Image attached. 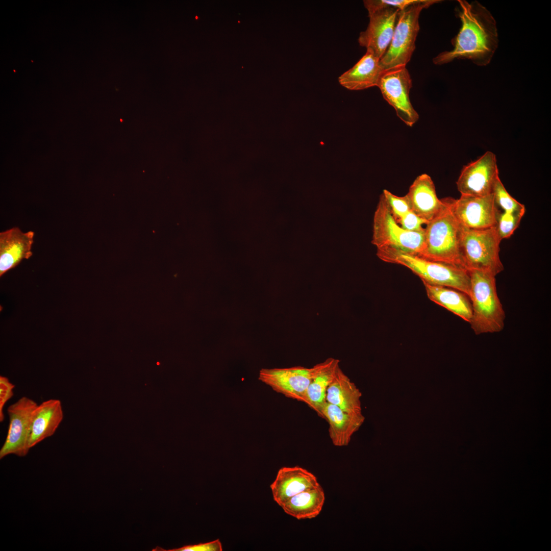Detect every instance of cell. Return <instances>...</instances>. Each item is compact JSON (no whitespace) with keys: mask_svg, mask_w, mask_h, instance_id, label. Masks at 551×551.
<instances>
[{"mask_svg":"<svg viewBox=\"0 0 551 551\" xmlns=\"http://www.w3.org/2000/svg\"><path fill=\"white\" fill-rule=\"evenodd\" d=\"M365 7L369 22L365 31L360 33L358 42L380 59L390 43L400 10L385 6Z\"/></svg>","mask_w":551,"mask_h":551,"instance_id":"obj_11","label":"cell"},{"mask_svg":"<svg viewBox=\"0 0 551 551\" xmlns=\"http://www.w3.org/2000/svg\"><path fill=\"white\" fill-rule=\"evenodd\" d=\"M320 417L329 423V434L332 443L339 447L348 444L353 435L365 420L363 413L348 412L327 402L322 407Z\"/></svg>","mask_w":551,"mask_h":551,"instance_id":"obj_17","label":"cell"},{"mask_svg":"<svg viewBox=\"0 0 551 551\" xmlns=\"http://www.w3.org/2000/svg\"><path fill=\"white\" fill-rule=\"evenodd\" d=\"M361 396L359 389L339 366L327 389L326 402L348 412L362 413Z\"/></svg>","mask_w":551,"mask_h":551,"instance_id":"obj_21","label":"cell"},{"mask_svg":"<svg viewBox=\"0 0 551 551\" xmlns=\"http://www.w3.org/2000/svg\"><path fill=\"white\" fill-rule=\"evenodd\" d=\"M339 362L338 359L329 358L314 366V374L305 392L303 402L320 416L322 407L326 402L327 389L340 366Z\"/></svg>","mask_w":551,"mask_h":551,"instance_id":"obj_20","label":"cell"},{"mask_svg":"<svg viewBox=\"0 0 551 551\" xmlns=\"http://www.w3.org/2000/svg\"><path fill=\"white\" fill-rule=\"evenodd\" d=\"M377 255L385 262L408 268L422 281L452 288L470 296V277L469 270L465 268L428 260L416 254L392 247L379 248Z\"/></svg>","mask_w":551,"mask_h":551,"instance_id":"obj_2","label":"cell"},{"mask_svg":"<svg viewBox=\"0 0 551 551\" xmlns=\"http://www.w3.org/2000/svg\"><path fill=\"white\" fill-rule=\"evenodd\" d=\"M444 201V208L426 224L423 244L417 255L464 268L460 250L461 225L452 212L448 198Z\"/></svg>","mask_w":551,"mask_h":551,"instance_id":"obj_3","label":"cell"},{"mask_svg":"<svg viewBox=\"0 0 551 551\" xmlns=\"http://www.w3.org/2000/svg\"><path fill=\"white\" fill-rule=\"evenodd\" d=\"M314 372V366L311 368L298 366L282 368H262L259 372V380L277 392L303 402Z\"/></svg>","mask_w":551,"mask_h":551,"instance_id":"obj_13","label":"cell"},{"mask_svg":"<svg viewBox=\"0 0 551 551\" xmlns=\"http://www.w3.org/2000/svg\"><path fill=\"white\" fill-rule=\"evenodd\" d=\"M34 400L23 396L7 409L9 425L6 440L0 449V459L9 455L26 456L29 449L33 412L37 406Z\"/></svg>","mask_w":551,"mask_h":551,"instance_id":"obj_8","label":"cell"},{"mask_svg":"<svg viewBox=\"0 0 551 551\" xmlns=\"http://www.w3.org/2000/svg\"><path fill=\"white\" fill-rule=\"evenodd\" d=\"M34 232H23L13 227L0 233V276L15 267L32 255Z\"/></svg>","mask_w":551,"mask_h":551,"instance_id":"obj_15","label":"cell"},{"mask_svg":"<svg viewBox=\"0 0 551 551\" xmlns=\"http://www.w3.org/2000/svg\"><path fill=\"white\" fill-rule=\"evenodd\" d=\"M424 231L413 232L403 228L381 195L374 216L372 241L377 248L392 247L417 255L423 244Z\"/></svg>","mask_w":551,"mask_h":551,"instance_id":"obj_7","label":"cell"},{"mask_svg":"<svg viewBox=\"0 0 551 551\" xmlns=\"http://www.w3.org/2000/svg\"><path fill=\"white\" fill-rule=\"evenodd\" d=\"M492 193L497 207H499L503 212L510 213H524L525 208L507 192L499 177L496 180L493 186Z\"/></svg>","mask_w":551,"mask_h":551,"instance_id":"obj_24","label":"cell"},{"mask_svg":"<svg viewBox=\"0 0 551 551\" xmlns=\"http://www.w3.org/2000/svg\"><path fill=\"white\" fill-rule=\"evenodd\" d=\"M15 385L6 377H0V421L3 422L5 416L4 407L6 403L13 396Z\"/></svg>","mask_w":551,"mask_h":551,"instance_id":"obj_29","label":"cell"},{"mask_svg":"<svg viewBox=\"0 0 551 551\" xmlns=\"http://www.w3.org/2000/svg\"><path fill=\"white\" fill-rule=\"evenodd\" d=\"M382 195L396 221L411 211L406 195L398 196L386 189L383 190Z\"/></svg>","mask_w":551,"mask_h":551,"instance_id":"obj_26","label":"cell"},{"mask_svg":"<svg viewBox=\"0 0 551 551\" xmlns=\"http://www.w3.org/2000/svg\"><path fill=\"white\" fill-rule=\"evenodd\" d=\"M63 417L62 404L59 399H49L37 405L33 412L30 448L54 435Z\"/></svg>","mask_w":551,"mask_h":551,"instance_id":"obj_19","label":"cell"},{"mask_svg":"<svg viewBox=\"0 0 551 551\" xmlns=\"http://www.w3.org/2000/svg\"><path fill=\"white\" fill-rule=\"evenodd\" d=\"M448 200L453 213L463 227L481 230L496 226L499 210L493 193L482 196L461 195L459 199Z\"/></svg>","mask_w":551,"mask_h":551,"instance_id":"obj_10","label":"cell"},{"mask_svg":"<svg viewBox=\"0 0 551 551\" xmlns=\"http://www.w3.org/2000/svg\"><path fill=\"white\" fill-rule=\"evenodd\" d=\"M404 229L413 232H423V224L428 222L419 217L412 210L396 221Z\"/></svg>","mask_w":551,"mask_h":551,"instance_id":"obj_28","label":"cell"},{"mask_svg":"<svg viewBox=\"0 0 551 551\" xmlns=\"http://www.w3.org/2000/svg\"><path fill=\"white\" fill-rule=\"evenodd\" d=\"M498 178L496 156L487 151L464 167L456 184L461 195L482 196L492 193Z\"/></svg>","mask_w":551,"mask_h":551,"instance_id":"obj_12","label":"cell"},{"mask_svg":"<svg viewBox=\"0 0 551 551\" xmlns=\"http://www.w3.org/2000/svg\"><path fill=\"white\" fill-rule=\"evenodd\" d=\"M501 240L496 226L472 230L461 225L460 250L464 268L485 271L495 276L502 272L504 267L499 255Z\"/></svg>","mask_w":551,"mask_h":551,"instance_id":"obj_5","label":"cell"},{"mask_svg":"<svg viewBox=\"0 0 551 551\" xmlns=\"http://www.w3.org/2000/svg\"><path fill=\"white\" fill-rule=\"evenodd\" d=\"M319 485L314 474L295 466L281 468L270 488L273 500L280 506L289 498Z\"/></svg>","mask_w":551,"mask_h":551,"instance_id":"obj_14","label":"cell"},{"mask_svg":"<svg viewBox=\"0 0 551 551\" xmlns=\"http://www.w3.org/2000/svg\"><path fill=\"white\" fill-rule=\"evenodd\" d=\"M380 59L369 51L350 69L338 78L340 85L352 90H363L377 86L384 71Z\"/></svg>","mask_w":551,"mask_h":551,"instance_id":"obj_18","label":"cell"},{"mask_svg":"<svg viewBox=\"0 0 551 551\" xmlns=\"http://www.w3.org/2000/svg\"><path fill=\"white\" fill-rule=\"evenodd\" d=\"M429 298L470 323L472 314L469 297L456 289L422 281Z\"/></svg>","mask_w":551,"mask_h":551,"instance_id":"obj_22","label":"cell"},{"mask_svg":"<svg viewBox=\"0 0 551 551\" xmlns=\"http://www.w3.org/2000/svg\"><path fill=\"white\" fill-rule=\"evenodd\" d=\"M324 502V492L319 485L289 498L280 506L287 514L298 520L311 519L319 515Z\"/></svg>","mask_w":551,"mask_h":551,"instance_id":"obj_23","label":"cell"},{"mask_svg":"<svg viewBox=\"0 0 551 551\" xmlns=\"http://www.w3.org/2000/svg\"><path fill=\"white\" fill-rule=\"evenodd\" d=\"M469 271L472 309L471 328L477 335L502 331L506 315L497 293L496 276L485 271Z\"/></svg>","mask_w":551,"mask_h":551,"instance_id":"obj_4","label":"cell"},{"mask_svg":"<svg viewBox=\"0 0 551 551\" xmlns=\"http://www.w3.org/2000/svg\"><path fill=\"white\" fill-rule=\"evenodd\" d=\"M412 86V79L406 66L384 71L377 86L383 98L395 109L397 117L409 127H412L419 119L410 99Z\"/></svg>","mask_w":551,"mask_h":551,"instance_id":"obj_9","label":"cell"},{"mask_svg":"<svg viewBox=\"0 0 551 551\" xmlns=\"http://www.w3.org/2000/svg\"><path fill=\"white\" fill-rule=\"evenodd\" d=\"M458 16L461 28L452 39L454 48L441 52L433 59L436 65H443L456 59H467L474 64H489L498 43L496 21L489 10L477 1H458Z\"/></svg>","mask_w":551,"mask_h":551,"instance_id":"obj_1","label":"cell"},{"mask_svg":"<svg viewBox=\"0 0 551 551\" xmlns=\"http://www.w3.org/2000/svg\"><path fill=\"white\" fill-rule=\"evenodd\" d=\"M161 551H221L222 547L221 543L219 539L206 543H202L197 544L188 545L183 547L171 549H164L159 546L152 550Z\"/></svg>","mask_w":551,"mask_h":551,"instance_id":"obj_27","label":"cell"},{"mask_svg":"<svg viewBox=\"0 0 551 551\" xmlns=\"http://www.w3.org/2000/svg\"><path fill=\"white\" fill-rule=\"evenodd\" d=\"M422 0H365L364 6L390 7L402 11L407 7L421 2Z\"/></svg>","mask_w":551,"mask_h":551,"instance_id":"obj_30","label":"cell"},{"mask_svg":"<svg viewBox=\"0 0 551 551\" xmlns=\"http://www.w3.org/2000/svg\"><path fill=\"white\" fill-rule=\"evenodd\" d=\"M524 213L498 212L496 225L500 239L509 238L519 226Z\"/></svg>","mask_w":551,"mask_h":551,"instance_id":"obj_25","label":"cell"},{"mask_svg":"<svg viewBox=\"0 0 551 551\" xmlns=\"http://www.w3.org/2000/svg\"><path fill=\"white\" fill-rule=\"evenodd\" d=\"M441 2L422 0L399 12L390 43L380 60L384 71L406 66L415 48V40L420 29L418 19L420 12L422 9Z\"/></svg>","mask_w":551,"mask_h":551,"instance_id":"obj_6","label":"cell"},{"mask_svg":"<svg viewBox=\"0 0 551 551\" xmlns=\"http://www.w3.org/2000/svg\"><path fill=\"white\" fill-rule=\"evenodd\" d=\"M411 210L429 222L445 207L444 199H439L434 183L430 176L423 173L418 176L406 195Z\"/></svg>","mask_w":551,"mask_h":551,"instance_id":"obj_16","label":"cell"}]
</instances>
